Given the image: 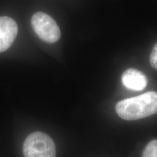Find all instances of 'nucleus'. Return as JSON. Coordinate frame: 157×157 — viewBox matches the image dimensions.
I'll list each match as a JSON object with an SVG mask.
<instances>
[{"label": "nucleus", "mask_w": 157, "mask_h": 157, "mask_svg": "<svg viewBox=\"0 0 157 157\" xmlns=\"http://www.w3.org/2000/svg\"><path fill=\"white\" fill-rule=\"evenodd\" d=\"M31 25L39 38L44 42L55 43L60 37V31L52 17L42 12H37L31 17Z\"/></svg>", "instance_id": "7ed1b4c3"}, {"label": "nucleus", "mask_w": 157, "mask_h": 157, "mask_svg": "<svg viewBox=\"0 0 157 157\" xmlns=\"http://www.w3.org/2000/svg\"><path fill=\"white\" fill-rule=\"evenodd\" d=\"M150 63L155 69H157V43L154 45V48L150 55Z\"/></svg>", "instance_id": "0eeeda50"}, {"label": "nucleus", "mask_w": 157, "mask_h": 157, "mask_svg": "<svg viewBox=\"0 0 157 157\" xmlns=\"http://www.w3.org/2000/svg\"><path fill=\"white\" fill-rule=\"evenodd\" d=\"M25 157H56V148L52 139L42 132L31 133L23 143Z\"/></svg>", "instance_id": "f03ea898"}, {"label": "nucleus", "mask_w": 157, "mask_h": 157, "mask_svg": "<svg viewBox=\"0 0 157 157\" xmlns=\"http://www.w3.org/2000/svg\"><path fill=\"white\" fill-rule=\"evenodd\" d=\"M121 81L125 87L131 90L141 91L148 84V78L140 71L129 68L125 71L121 76Z\"/></svg>", "instance_id": "39448f33"}, {"label": "nucleus", "mask_w": 157, "mask_h": 157, "mask_svg": "<svg viewBox=\"0 0 157 157\" xmlns=\"http://www.w3.org/2000/svg\"><path fill=\"white\" fill-rule=\"evenodd\" d=\"M17 25L11 17H0V52L11 46L17 34Z\"/></svg>", "instance_id": "20e7f679"}, {"label": "nucleus", "mask_w": 157, "mask_h": 157, "mask_svg": "<svg viewBox=\"0 0 157 157\" xmlns=\"http://www.w3.org/2000/svg\"><path fill=\"white\" fill-rule=\"evenodd\" d=\"M142 157H157V140L151 141L143 150Z\"/></svg>", "instance_id": "423d86ee"}, {"label": "nucleus", "mask_w": 157, "mask_h": 157, "mask_svg": "<svg viewBox=\"0 0 157 157\" xmlns=\"http://www.w3.org/2000/svg\"><path fill=\"white\" fill-rule=\"evenodd\" d=\"M118 115L124 120H137L157 113V93L148 92L119 101L116 105Z\"/></svg>", "instance_id": "f257e3e1"}]
</instances>
